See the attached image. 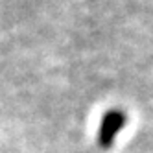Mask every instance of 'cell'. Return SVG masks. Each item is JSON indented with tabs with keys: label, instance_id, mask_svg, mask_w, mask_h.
<instances>
[{
	"label": "cell",
	"instance_id": "1",
	"mask_svg": "<svg viewBox=\"0 0 153 153\" xmlns=\"http://www.w3.org/2000/svg\"><path fill=\"white\" fill-rule=\"evenodd\" d=\"M126 126V114L122 111H109L100 126V133H98V142L102 148H111L116 135L122 131Z\"/></svg>",
	"mask_w": 153,
	"mask_h": 153
}]
</instances>
